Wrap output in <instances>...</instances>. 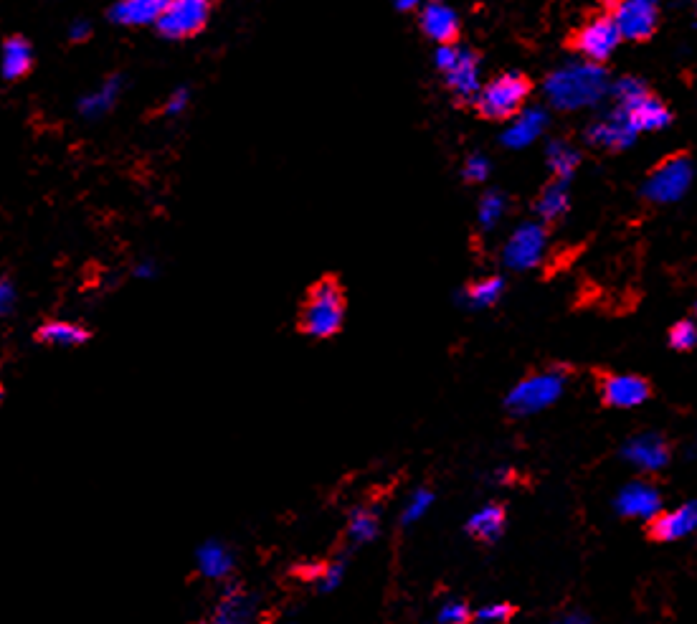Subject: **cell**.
Segmentation results:
<instances>
[{"label": "cell", "instance_id": "obj_20", "mask_svg": "<svg viewBox=\"0 0 697 624\" xmlns=\"http://www.w3.org/2000/svg\"><path fill=\"white\" fill-rule=\"evenodd\" d=\"M421 28L429 39H434L439 46H447L457 39L459 33V18L444 3H429L421 11Z\"/></svg>", "mask_w": 697, "mask_h": 624}, {"label": "cell", "instance_id": "obj_15", "mask_svg": "<svg viewBox=\"0 0 697 624\" xmlns=\"http://www.w3.org/2000/svg\"><path fill=\"white\" fill-rule=\"evenodd\" d=\"M624 457L644 472H657L670 462V447L659 434H637L624 444Z\"/></svg>", "mask_w": 697, "mask_h": 624}, {"label": "cell", "instance_id": "obj_10", "mask_svg": "<svg viewBox=\"0 0 697 624\" xmlns=\"http://www.w3.org/2000/svg\"><path fill=\"white\" fill-rule=\"evenodd\" d=\"M545 244H548V236H545L543 224L525 221V224L518 226V231L507 239L502 259H505V264L510 269H530L543 259Z\"/></svg>", "mask_w": 697, "mask_h": 624}, {"label": "cell", "instance_id": "obj_35", "mask_svg": "<svg viewBox=\"0 0 697 624\" xmlns=\"http://www.w3.org/2000/svg\"><path fill=\"white\" fill-rule=\"evenodd\" d=\"M472 622V609L467 607L464 602H444L442 609H439V624H469Z\"/></svg>", "mask_w": 697, "mask_h": 624}, {"label": "cell", "instance_id": "obj_24", "mask_svg": "<svg viewBox=\"0 0 697 624\" xmlns=\"http://www.w3.org/2000/svg\"><path fill=\"white\" fill-rule=\"evenodd\" d=\"M634 132L629 130L624 122L619 120L616 115L606 117V120L596 122L594 127L589 130V140L594 145H601V148H609V150H624L629 148V145L634 143Z\"/></svg>", "mask_w": 697, "mask_h": 624}, {"label": "cell", "instance_id": "obj_6", "mask_svg": "<svg viewBox=\"0 0 697 624\" xmlns=\"http://www.w3.org/2000/svg\"><path fill=\"white\" fill-rule=\"evenodd\" d=\"M692 183V163L685 153H675L665 158L649 173L644 183V198L654 203L680 201Z\"/></svg>", "mask_w": 697, "mask_h": 624}, {"label": "cell", "instance_id": "obj_8", "mask_svg": "<svg viewBox=\"0 0 697 624\" xmlns=\"http://www.w3.org/2000/svg\"><path fill=\"white\" fill-rule=\"evenodd\" d=\"M619 41L621 36L619 31H616L611 13H599V16L589 18V21L573 33V46H576L578 54L589 61V64L596 66L614 54Z\"/></svg>", "mask_w": 697, "mask_h": 624}, {"label": "cell", "instance_id": "obj_42", "mask_svg": "<svg viewBox=\"0 0 697 624\" xmlns=\"http://www.w3.org/2000/svg\"><path fill=\"white\" fill-rule=\"evenodd\" d=\"M398 11H409V8H416V0H401V3H396Z\"/></svg>", "mask_w": 697, "mask_h": 624}, {"label": "cell", "instance_id": "obj_4", "mask_svg": "<svg viewBox=\"0 0 697 624\" xmlns=\"http://www.w3.org/2000/svg\"><path fill=\"white\" fill-rule=\"evenodd\" d=\"M530 94V82L518 72L502 74L480 89L477 112L487 120H510L523 112V104Z\"/></svg>", "mask_w": 697, "mask_h": 624}, {"label": "cell", "instance_id": "obj_37", "mask_svg": "<svg viewBox=\"0 0 697 624\" xmlns=\"http://www.w3.org/2000/svg\"><path fill=\"white\" fill-rule=\"evenodd\" d=\"M16 307V287L11 277H0V318H8Z\"/></svg>", "mask_w": 697, "mask_h": 624}, {"label": "cell", "instance_id": "obj_14", "mask_svg": "<svg viewBox=\"0 0 697 624\" xmlns=\"http://www.w3.org/2000/svg\"><path fill=\"white\" fill-rule=\"evenodd\" d=\"M616 510L624 518L654 520L662 513V495L649 482H629L627 488L616 495Z\"/></svg>", "mask_w": 697, "mask_h": 624}, {"label": "cell", "instance_id": "obj_2", "mask_svg": "<svg viewBox=\"0 0 697 624\" xmlns=\"http://www.w3.org/2000/svg\"><path fill=\"white\" fill-rule=\"evenodd\" d=\"M345 323V292L338 277L327 274L307 290L297 328L310 338H333Z\"/></svg>", "mask_w": 697, "mask_h": 624}, {"label": "cell", "instance_id": "obj_33", "mask_svg": "<svg viewBox=\"0 0 697 624\" xmlns=\"http://www.w3.org/2000/svg\"><path fill=\"white\" fill-rule=\"evenodd\" d=\"M670 345L675 351H692L697 345V328L690 320H680L670 330Z\"/></svg>", "mask_w": 697, "mask_h": 624}, {"label": "cell", "instance_id": "obj_31", "mask_svg": "<svg viewBox=\"0 0 697 624\" xmlns=\"http://www.w3.org/2000/svg\"><path fill=\"white\" fill-rule=\"evenodd\" d=\"M512 614H515V607H512V604L492 602L477 609V612L472 614V619L477 624H507L512 619Z\"/></svg>", "mask_w": 697, "mask_h": 624}, {"label": "cell", "instance_id": "obj_41", "mask_svg": "<svg viewBox=\"0 0 697 624\" xmlns=\"http://www.w3.org/2000/svg\"><path fill=\"white\" fill-rule=\"evenodd\" d=\"M553 624H594V622H591V619L581 612H568V614H563V617H558Z\"/></svg>", "mask_w": 697, "mask_h": 624}, {"label": "cell", "instance_id": "obj_43", "mask_svg": "<svg viewBox=\"0 0 697 624\" xmlns=\"http://www.w3.org/2000/svg\"><path fill=\"white\" fill-rule=\"evenodd\" d=\"M3 394H6V391H3V384H0V401H3Z\"/></svg>", "mask_w": 697, "mask_h": 624}, {"label": "cell", "instance_id": "obj_25", "mask_svg": "<svg viewBox=\"0 0 697 624\" xmlns=\"http://www.w3.org/2000/svg\"><path fill=\"white\" fill-rule=\"evenodd\" d=\"M568 208V188L563 181L550 183L535 201V211L543 221H558Z\"/></svg>", "mask_w": 697, "mask_h": 624}, {"label": "cell", "instance_id": "obj_23", "mask_svg": "<svg viewBox=\"0 0 697 624\" xmlns=\"http://www.w3.org/2000/svg\"><path fill=\"white\" fill-rule=\"evenodd\" d=\"M505 531V508L502 505H485L467 520V533L482 543H495Z\"/></svg>", "mask_w": 697, "mask_h": 624}, {"label": "cell", "instance_id": "obj_16", "mask_svg": "<svg viewBox=\"0 0 697 624\" xmlns=\"http://www.w3.org/2000/svg\"><path fill=\"white\" fill-rule=\"evenodd\" d=\"M236 569V556L224 541H211L201 543L196 551V571L203 576L206 581H229V576L234 574Z\"/></svg>", "mask_w": 697, "mask_h": 624}, {"label": "cell", "instance_id": "obj_26", "mask_svg": "<svg viewBox=\"0 0 697 624\" xmlns=\"http://www.w3.org/2000/svg\"><path fill=\"white\" fill-rule=\"evenodd\" d=\"M378 528H381V523H378V515L373 513L371 508L353 510V515H350V520H348L350 543H355V546L371 543L373 538L378 536Z\"/></svg>", "mask_w": 697, "mask_h": 624}, {"label": "cell", "instance_id": "obj_30", "mask_svg": "<svg viewBox=\"0 0 697 624\" xmlns=\"http://www.w3.org/2000/svg\"><path fill=\"white\" fill-rule=\"evenodd\" d=\"M345 576V561H330V564H317L312 569L310 581H315L317 592H335L343 584Z\"/></svg>", "mask_w": 697, "mask_h": 624}, {"label": "cell", "instance_id": "obj_27", "mask_svg": "<svg viewBox=\"0 0 697 624\" xmlns=\"http://www.w3.org/2000/svg\"><path fill=\"white\" fill-rule=\"evenodd\" d=\"M548 165L556 173V181H568L573 170L578 165V153L566 143H550L548 148Z\"/></svg>", "mask_w": 697, "mask_h": 624}, {"label": "cell", "instance_id": "obj_28", "mask_svg": "<svg viewBox=\"0 0 697 624\" xmlns=\"http://www.w3.org/2000/svg\"><path fill=\"white\" fill-rule=\"evenodd\" d=\"M120 87H122L120 77H109L107 84L102 87V92L92 94V97H87L82 104H79L82 115H102V112H107L109 107L115 104L117 94H120Z\"/></svg>", "mask_w": 697, "mask_h": 624}, {"label": "cell", "instance_id": "obj_39", "mask_svg": "<svg viewBox=\"0 0 697 624\" xmlns=\"http://www.w3.org/2000/svg\"><path fill=\"white\" fill-rule=\"evenodd\" d=\"M188 104V89H175L173 97L168 99V104L163 107L165 115H178V112L186 110Z\"/></svg>", "mask_w": 697, "mask_h": 624}, {"label": "cell", "instance_id": "obj_17", "mask_svg": "<svg viewBox=\"0 0 697 624\" xmlns=\"http://www.w3.org/2000/svg\"><path fill=\"white\" fill-rule=\"evenodd\" d=\"M444 79H447V87L457 94L459 102H477V97H480V61L472 51L459 49L457 61L444 74Z\"/></svg>", "mask_w": 697, "mask_h": 624}, {"label": "cell", "instance_id": "obj_1", "mask_svg": "<svg viewBox=\"0 0 697 624\" xmlns=\"http://www.w3.org/2000/svg\"><path fill=\"white\" fill-rule=\"evenodd\" d=\"M609 87V79L601 66L581 61V64H568L545 79V94L550 104L558 110H578L599 102L601 94Z\"/></svg>", "mask_w": 697, "mask_h": 624}, {"label": "cell", "instance_id": "obj_32", "mask_svg": "<svg viewBox=\"0 0 697 624\" xmlns=\"http://www.w3.org/2000/svg\"><path fill=\"white\" fill-rule=\"evenodd\" d=\"M505 196L502 193H487L485 198L480 201V221L482 226H495L497 221L502 219V214H505Z\"/></svg>", "mask_w": 697, "mask_h": 624}, {"label": "cell", "instance_id": "obj_36", "mask_svg": "<svg viewBox=\"0 0 697 624\" xmlns=\"http://www.w3.org/2000/svg\"><path fill=\"white\" fill-rule=\"evenodd\" d=\"M490 173V163H487L485 155H472V158L464 163V178L469 183H482Z\"/></svg>", "mask_w": 697, "mask_h": 624}, {"label": "cell", "instance_id": "obj_22", "mask_svg": "<svg viewBox=\"0 0 697 624\" xmlns=\"http://www.w3.org/2000/svg\"><path fill=\"white\" fill-rule=\"evenodd\" d=\"M545 125H548V117H545L543 110H523L505 130L502 143L507 148H525L545 130Z\"/></svg>", "mask_w": 697, "mask_h": 624}, {"label": "cell", "instance_id": "obj_9", "mask_svg": "<svg viewBox=\"0 0 697 624\" xmlns=\"http://www.w3.org/2000/svg\"><path fill=\"white\" fill-rule=\"evenodd\" d=\"M611 18L621 39L647 41L657 31L659 11L649 0H621L611 11Z\"/></svg>", "mask_w": 697, "mask_h": 624}, {"label": "cell", "instance_id": "obj_7", "mask_svg": "<svg viewBox=\"0 0 697 624\" xmlns=\"http://www.w3.org/2000/svg\"><path fill=\"white\" fill-rule=\"evenodd\" d=\"M213 6L208 0H173L158 18L155 28L163 39L183 41L193 39L211 21Z\"/></svg>", "mask_w": 697, "mask_h": 624}, {"label": "cell", "instance_id": "obj_12", "mask_svg": "<svg viewBox=\"0 0 697 624\" xmlns=\"http://www.w3.org/2000/svg\"><path fill=\"white\" fill-rule=\"evenodd\" d=\"M198 624H256V597L244 586H226L211 614Z\"/></svg>", "mask_w": 697, "mask_h": 624}, {"label": "cell", "instance_id": "obj_11", "mask_svg": "<svg viewBox=\"0 0 697 624\" xmlns=\"http://www.w3.org/2000/svg\"><path fill=\"white\" fill-rule=\"evenodd\" d=\"M599 391L606 406L634 409V406L644 404L649 399L652 386L642 376H632V373H624V376H619V373H604L599 378Z\"/></svg>", "mask_w": 697, "mask_h": 624}, {"label": "cell", "instance_id": "obj_34", "mask_svg": "<svg viewBox=\"0 0 697 624\" xmlns=\"http://www.w3.org/2000/svg\"><path fill=\"white\" fill-rule=\"evenodd\" d=\"M431 503H434L431 490H416V493L411 495L409 503H406V508H403L401 520L406 523V526H411V523H416L419 518H424V513L431 508Z\"/></svg>", "mask_w": 697, "mask_h": 624}, {"label": "cell", "instance_id": "obj_29", "mask_svg": "<svg viewBox=\"0 0 697 624\" xmlns=\"http://www.w3.org/2000/svg\"><path fill=\"white\" fill-rule=\"evenodd\" d=\"M502 290H505V282L500 277H485V280L474 282L467 290V300L477 307H490L500 300Z\"/></svg>", "mask_w": 697, "mask_h": 624}, {"label": "cell", "instance_id": "obj_18", "mask_svg": "<svg viewBox=\"0 0 697 624\" xmlns=\"http://www.w3.org/2000/svg\"><path fill=\"white\" fill-rule=\"evenodd\" d=\"M0 69L6 82H21L33 69V46L21 33H11L3 41V56H0Z\"/></svg>", "mask_w": 697, "mask_h": 624}, {"label": "cell", "instance_id": "obj_21", "mask_svg": "<svg viewBox=\"0 0 697 624\" xmlns=\"http://www.w3.org/2000/svg\"><path fill=\"white\" fill-rule=\"evenodd\" d=\"M165 0H122L117 6L109 8V21L122 23V26H148L158 23L165 11Z\"/></svg>", "mask_w": 697, "mask_h": 624}, {"label": "cell", "instance_id": "obj_40", "mask_svg": "<svg viewBox=\"0 0 697 624\" xmlns=\"http://www.w3.org/2000/svg\"><path fill=\"white\" fill-rule=\"evenodd\" d=\"M89 36H92V26H89L87 21L74 23V26H71V44H84Z\"/></svg>", "mask_w": 697, "mask_h": 624}, {"label": "cell", "instance_id": "obj_13", "mask_svg": "<svg viewBox=\"0 0 697 624\" xmlns=\"http://www.w3.org/2000/svg\"><path fill=\"white\" fill-rule=\"evenodd\" d=\"M697 531V500L682 503L680 508L659 513L657 518L649 520V536L659 543L682 541Z\"/></svg>", "mask_w": 697, "mask_h": 624}, {"label": "cell", "instance_id": "obj_3", "mask_svg": "<svg viewBox=\"0 0 697 624\" xmlns=\"http://www.w3.org/2000/svg\"><path fill=\"white\" fill-rule=\"evenodd\" d=\"M616 99H619V110L614 112L634 135L649 130H662L672 122L670 110L659 102L639 79L624 77L616 84Z\"/></svg>", "mask_w": 697, "mask_h": 624}, {"label": "cell", "instance_id": "obj_38", "mask_svg": "<svg viewBox=\"0 0 697 624\" xmlns=\"http://www.w3.org/2000/svg\"><path fill=\"white\" fill-rule=\"evenodd\" d=\"M457 56H459V46H454V44H447V46H439L436 49V56H434V61H436V66L442 69L444 74L449 72L454 66V61H457Z\"/></svg>", "mask_w": 697, "mask_h": 624}, {"label": "cell", "instance_id": "obj_45", "mask_svg": "<svg viewBox=\"0 0 697 624\" xmlns=\"http://www.w3.org/2000/svg\"><path fill=\"white\" fill-rule=\"evenodd\" d=\"M695 310H697V305H695Z\"/></svg>", "mask_w": 697, "mask_h": 624}, {"label": "cell", "instance_id": "obj_44", "mask_svg": "<svg viewBox=\"0 0 697 624\" xmlns=\"http://www.w3.org/2000/svg\"><path fill=\"white\" fill-rule=\"evenodd\" d=\"M287 624H295V622H287Z\"/></svg>", "mask_w": 697, "mask_h": 624}, {"label": "cell", "instance_id": "obj_19", "mask_svg": "<svg viewBox=\"0 0 697 624\" xmlns=\"http://www.w3.org/2000/svg\"><path fill=\"white\" fill-rule=\"evenodd\" d=\"M33 338H36V343L51 345V348H77V345L92 340V330L69 323V320H46L44 325L36 328Z\"/></svg>", "mask_w": 697, "mask_h": 624}, {"label": "cell", "instance_id": "obj_5", "mask_svg": "<svg viewBox=\"0 0 697 624\" xmlns=\"http://www.w3.org/2000/svg\"><path fill=\"white\" fill-rule=\"evenodd\" d=\"M563 389H566V373H533V376L523 378V381L510 391L505 406L507 411L515 416L535 414V411H543L548 409L550 404H556L558 396L563 394Z\"/></svg>", "mask_w": 697, "mask_h": 624}]
</instances>
